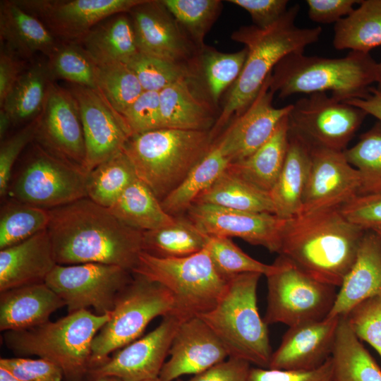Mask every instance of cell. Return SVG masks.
<instances>
[{"mask_svg": "<svg viewBox=\"0 0 381 381\" xmlns=\"http://www.w3.org/2000/svg\"><path fill=\"white\" fill-rule=\"evenodd\" d=\"M344 153L360 174L358 195L381 193V122L364 133L358 142Z\"/></svg>", "mask_w": 381, "mask_h": 381, "instance_id": "b9f144b4", "label": "cell"}, {"mask_svg": "<svg viewBox=\"0 0 381 381\" xmlns=\"http://www.w3.org/2000/svg\"><path fill=\"white\" fill-rule=\"evenodd\" d=\"M49 210L11 199L0 213V249L22 242L47 229Z\"/></svg>", "mask_w": 381, "mask_h": 381, "instance_id": "ab89813d", "label": "cell"}, {"mask_svg": "<svg viewBox=\"0 0 381 381\" xmlns=\"http://www.w3.org/2000/svg\"><path fill=\"white\" fill-rule=\"evenodd\" d=\"M300 6L295 4L275 24L267 29L243 26L234 32L231 38L245 45L247 56L238 79L219 118L210 130L214 138L229 119L241 114L258 95L272 69L286 56L303 52L306 47L319 40L322 29L318 26L301 28L295 21Z\"/></svg>", "mask_w": 381, "mask_h": 381, "instance_id": "3957f363", "label": "cell"}, {"mask_svg": "<svg viewBox=\"0 0 381 381\" xmlns=\"http://www.w3.org/2000/svg\"><path fill=\"white\" fill-rule=\"evenodd\" d=\"M377 67L369 53L350 52L341 58H324L295 52L276 66L270 88L280 98L327 91L343 102L363 98L376 82Z\"/></svg>", "mask_w": 381, "mask_h": 381, "instance_id": "277c9868", "label": "cell"}, {"mask_svg": "<svg viewBox=\"0 0 381 381\" xmlns=\"http://www.w3.org/2000/svg\"><path fill=\"white\" fill-rule=\"evenodd\" d=\"M273 264L274 271L266 276L267 325L291 327L329 315L337 296L335 286L315 279L282 255Z\"/></svg>", "mask_w": 381, "mask_h": 381, "instance_id": "8fae6325", "label": "cell"}, {"mask_svg": "<svg viewBox=\"0 0 381 381\" xmlns=\"http://www.w3.org/2000/svg\"><path fill=\"white\" fill-rule=\"evenodd\" d=\"M145 381H163L162 380H161L159 377H157V378H154V379H151V380H145Z\"/></svg>", "mask_w": 381, "mask_h": 381, "instance_id": "003e7915", "label": "cell"}, {"mask_svg": "<svg viewBox=\"0 0 381 381\" xmlns=\"http://www.w3.org/2000/svg\"><path fill=\"white\" fill-rule=\"evenodd\" d=\"M93 381H123V380L117 377H101Z\"/></svg>", "mask_w": 381, "mask_h": 381, "instance_id": "e7e4bbea", "label": "cell"}, {"mask_svg": "<svg viewBox=\"0 0 381 381\" xmlns=\"http://www.w3.org/2000/svg\"><path fill=\"white\" fill-rule=\"evenodd\" d=\"M232 3L244 10L250 16L255 26L267 29L277 21L287 11L286 0H230Z\"/></svg>", "mask_w": 381, "mask_h": 381, "instance_id": "11a10c76", "label": "cell"}, {"mask_svg": "<svg viewBox=\"0 0 381 381\" xmlns=\"http://www.w3.org/2000/svg\"><path fill=\"white\" fill-rule=\"evenodd\" d=\"M250 365L246 361L229 357L187 381H246L251 368Z\"/></svg>", "mask_w": 381, "mask_h": 381, "instance_id": "9f6ffc18", "label": "cell"}, {"mask_svg": "<svg viewBox=\"0 0 381 381\" xmlns=\"http://www.w3.org/2000/svg\"><path fill=\"white\" fill-rule=\"evenodd\" d=\"M64 306V301L45 282L1 292L0 329L16 331L40 325Z\"/></svg>", "mask_w": 381, "mask_h": 381, "instance_id": "484cf974", "label": "cell"}, {"mask_svg": "<svg viewBox=\"0 0 381 381\" xmlns=\"http://www.w3.org/2000/svg\"><path fill=\"white\" fill-rule=\"evenodd\" d=\"M341 211L348 220L365 230L381 226V193L358 195Z\"/></svg>", "mask_w": 381, "mask_h": 381, "instance_id": "f5cc1de1", "label": "cell"}, {"mask_svg": "<svg viewBox=\"0 0 381 381\" xmlns=\"http://www.w3.org/2000/svg\"><path fill=\"white\" fill-rule=\"evenodd\" d=\"M335 23L332 44L338 50L369 53L381 45V0H364Z\"/></svg>", "mask_w": 381, "mask_h": 381, "instance_id": "d590c367", "label": "cell"}, {"mask_svg": "<svg viewBox=\"0 0 381 381\" xmlns=\"http://www.w3.org/2000/svg\"><path fill=\"white\" fill-rule=\"evenodd\" d=\"M311 164L310 147L290 132L286 157L270 193L274 214L286 219L301 213Z\"/></svg>", "mask_w": 381, "mask_h": 381, "instance_id": "83f0119b", "label": "cell"}, {"mask_svg": "<svg viewBox=\"0 0 381 381\" xmlns=\"http://www.w3.org/2000/svg\"><path fill=\"white\" fill-rule=\"evenodd\" d=\"M13 126L11 120L5 110H0V138L2 140L8 130Z\"/></svg>", "mask_w": 381, "mask_h": 381, "instance_id": "94428289", "label": "cell"}, {"mask_svg": "<svg viewBox=\"0 0 381 381\" xmlns=\"http://www.w3.org/2000/svg\"><path fill=\"white\" fill-rule=\"evenodd\" d=\"M370 230H373L378 236L381 242V226L374 227Z\"/></svg>", "mask_w": 381, "mask_h": 381, "instance_id": "03108f58", "label": "cell"}, {"mask_svg": "<svg viewBox=\"0 0 381 381\" xmlns=\"http://www.w3.org/2000/svg\"><path fill=\"white\" fill-rule=\"evenodd\" d=\"M185 34L202 48L205 35L218 18L219 0H162Z\"/></svg>", "mask_w": 381, "mask_h": 381, "instance_id": "7bdbcfd3", "label": "cell"}, {"mask_svg": "<svg viewBox=\"0 0 381 381\" xmlns=\"http://www.w3.org/2000/svg\"><path fill=\"white\" fill-rule=\"evenodd\" d=\"M0 37L3 46L22 59L37 52L48 57L58 44L44 23L16 1H1Z\"/></svg>", "mask_w": 381, "mask_h": 381, "instance_id": "4316f807", "label": "cell"}, {"mask_svg": "<svg viewBox=\"0 0 381 381\" xmlns=\"http://www.w3.org/2000/svg\"><path fill=\"white\" fill-rule=\"evenodd\" d=\"M121 115L131 136L162 128L159 92L143 91Z\"/></svg>", "mask_w": 381, "mask_h": 381, "instance_id": "c3c4849f", "label": "cell"}, {"mask_svg": "<svg viewBox=\"0 0 381 381\" xmlns=\"http://www.w3.org/2000/svg\"><path fill=\"white\" fill-rule=\"evenodd\" d=\"M145 0H20L17 4L40 19L54 35L81 41L97 25L119 13H128Z\"/></svg>", "mask_w": 381, "mask_h": 381, "instance_id": "2e32d148", "label": "cell"}, {"mask_svg": "<svg viewBox=\"0 0 381 381\" xmlns=\"http://www.w3.org/2000/svg\"><path fill=\"white\" fill-rule=\"evenodd\" d=\"M247 49L244 47L234 53H223L212 48H205L202 64L212 100L217 102L223 92L238 79L244 66Z\"/></svg>", "mask_w": 381, "mask_h": 381, "instance_id": "bcb514c9", "label": "cell"}, {"mask_svg": "<svg viewBox=\"0 0 381 381\" xmlns=\"http://www.w3.org/2000/svg\"><path fill=\"white\" fill-rule=\"evenodd\" d=\"M53 81L47 62L35 63L23 72L1 106L13 126L41 114Z\"/></svg>", "mask_w": 381, "mask_h": 381, "instance_id": "e575fe53", "label": "cell"}, {"mask_svg": "<svg viewBox=\"0 0 381 381\" xmlns=\"http://www.w3.org/2000/svg\"><path fill=\"white\" fill-rule=\"evenodd\" d=\"M47 228L58 265L102 263L131 272L143 250V231L88 198L49 210Z\"/></svg>", "mask_w": 381, "mask_h": 381, "instance_id": "6da1fadb", "label": "cell"}, {"mask_svg": "<svg viewBox=\"0 0 381 381\" xmlns=\"http://www.w3.org/2000/svg\"><path fill=\"white\" fill-rule=\"evenodd\" d=\"M271 75L252 104L217 138L231 163L246 159L262 145L292 108V104L280 108L273 106Z\"/></svg>", "mask_w": 381, "mask_h": 381, "instance_id": "ffe728a7", "label": "cell"}, {"mask_svg": "<svg viewBox=\"0 0 381 381\" xmlns=\"http://www.w3.org/2000/svg\"><path fill=\"white\" fill-rule=\"evenodd\" d=\"M71 91L80 107L86 151L84 169L89 173L123 151L131 133L99 90L73 85Z\"/></svg>", "mask_w": 381, "mask_h": 381, "instance_id": "e0dca14e", "label": "cell"}, {"mask_svg": "<svg viewBox=\"0 0 381 381\" xmlns=\"http://www.w3.org/2000/svg\"><path fill=\"white\" fill-rule=\"evenodd\" d=\"M340 318L289 327L272 353L268 368L307 371L320 368L332 356Z\"/></svg>", "mask_w": 381, "mask_h": 381, "instance_id": "44dd1931", "label": "cell"}, {"mask_svg": "<svg viewBox=\"0 0 381 381\" xmlns=\"http://www.w3.org/2000/svg\"><path fill=\"white\" fill-rule=\"evenodd\" d=\"M47 64L53 80L64 79L98 90L97 64L83 46L72 42L58 44L48 56Z\"/></svg>", "mask_w": 381, "mask_h": 381, "instance_id": "60d3db41", "label": "cell"}, {"mask_svg": "<svg viewBox=\"0 0 381 381\" xmlns=\"http://www.w3.org/2000/svg\"><path fill=\"white\" fill-rule=\"evenodd\" d=\"M133 273L116 265L102 263L56 265L45 284L65 303L68 313L93 308L96 314L111 313L120 291Z\"/></svg>", "mask_w": 381, "mask_h": 381, "instance_id": "4fadbf2b", "label": "cell"}, {"mask_svg": "<svg viewBox=\"0 0 381 381\" xmlns=\"http://www.w3.org/2000/svg\"><path fill=\"white\" fill-rule=\"evenodd\" d=\"M110 315L83 309L55 322L4 332V341L16 355H36L54 363L62 370L66 381H82L90 370L93 339Z\"/></svg>", "mask_w": 381, "mask_h": 381, "instance_id": "5b68a950", "label": "cell"}, {"mask_svg": "<svg viewBox=\"0 0 381 381\" xmlns=\"http://www.w3.org/2000/svg\"><path fill=\"white\" fill-rule=\"evenodd\" d=\"M187 217L207 236L237 237L270 252L279 253L283 219L274 214L252 212L195 203Z\"/></svg>", "mask_w": 381, "mask_h": 381, "instance_id": "ac0fdd59", "label": "cell"}, {"mask_svg": "<svg viewBox=\"0 0 381 381\" xmlns=\"http://www.w3.org/2000/svg\"><path fill=\"white\" fill-rule=\"evenodd\" d=\"M359 2L356 0L306 1L310 19L322 24L337 23L348 16L353 10V5Z\"/></svg>", "mask_w": 381, "mask_h": 381, "instance_id": "6f0895ef", "label": "cell"}, {"mask_svg": "<svg viewBox=\"0 0 381 381\" xmlns=\"http://www.w3.org/2000/svg\"><path fill=\"white\" fill-rule=\"evenodd\" d=\"M206 248L216 270L227 279L246 272L267 276L275 270L274 264H265L249 256L230 238L208 236Z\"/></svg>", "mask_w": 381, "mask_h": 381, "instance_id": "f6af8a7d", "label": "cell"}, {"mask_svg": "<svg viewBox=\"0 0 381 381\" xmlns=\"http://www.w3.org/2000/svg\"><path fill=\"white\" fill-rule=\"evenodd\" d=\"M35 141L52 155L84 169L85 143L78 102L71 90L54 81L40 114Z\"/></svg>", "mask_w": 381, "mask_h": 381, "instance_id": "9a60e30c", "label": "cell"}, {"mask_svg": "<svg viewBox=\"0 0 381 381\" xmlns=\"http://www.w3.org/2000/svg\"><path fill=\"white\" fill-rule=\"evenodd\" d=\"M231 162L219 142L215 139L207 154L194 166L184 180L161 200L162 207L174 217L186 212Z\"/></svg>", "mask_w": 381, "mask_h": 381, "instance_id": "d6a6232c", "label": "cell"}, {"mask_svg": "<svg viewBox=\"0 0 381 381\" xmlns=\"http://www.w3.org/2000/svg\"><path fill=\"white\" fill-rule=\"evenodd\" d=\"M289 143V125L286 116L262 145L246 159L231 163L228 169L270 194L283 167Z\"/></svg>", "mask_w": 381, "mask_h": 381, "instance_id": "f546056e", "label": "cell"}, {"mask_svg": "<svg viewBox=\"0 0 381 381\" xmlns=\"http://www.w3.org/2000/svg\"><path fill=\"white\" fill-rule=\"evenodd\" d=\"M346 316L359 339L381 357V295L363 302Z\"/></svg>", "mask_w": 381, "mask_h": 381, "instance_id": "681fc988", "label": "cell"}, {"mask_svg": "<svg viewBox=\"0 0 381 381\" xmlns=\"http://www.w3.org/2000/svg\"><path fill=\"white\" fill-rule=\"evenodd\" d=\"M144 91L160 92L192 77L184 64H177L139 52L128 64Z\"/></svg>", "mask_w": 381, "mask_h": 381, "instance_id": "7dc6e473", "label": "cell"}, {"mask_svg": "<svg viewBox=\"0 0 381 381\" xmlns=\"http://www.w3.org/2000/svg\"><path fill=\"white\" fill-rule=\"evenodd\" d=\"M169 355L159 376L163 381L198 374L229 357L217 336L200 317L181 323Z\"/></svg>", "mask_w": 381, "mask_h": 381, "instance_id": "7402d4cb", "label": "cell"}, {"mask_svg": "<svg viewBox=\"0 0 381 381\" xmlns=\"http://www.w3.org/2000/svg\"><path fill=\"white\" fill-rule=\"evenodd\" d=\"M136 178L131 162L122 151L88 173L87 198L102 207L110 208Z\"/></svg>", "mask_w": 381, "mask_h": 381, "instance_id": "f35d334b", "label": "cell"}, {"mask_svg": "<svg viewBox=\"0 0 381 381\" xmlns=\"http://www.w3.org/2000/svg\"><path fill=\"white\" fill-rule=\"evenodd\" d=\"M183 321L174 313L164 316L155 329L118 350L105 363L90 370L87 377L91 381L104 377H114L123 381H145L158 377L174 337Z\"/></svg>", "mask_w": 381, "mask_h": 381, "instance_id": "5bb4252c", "label": "cell"}, {"mask_svg": "<svg viewBox=\"0 0 381 381\" xmlns=\"http://www.w3.org/2000/svg\"><path fill=\"white\" fill-rule=\"evenodd\" d=\"M207 239L187 217L179 215L169 225L143 231V250L159 258H183L203 250Z\"/></svg>", "mask_w": 381, "mask_h": 381, "instance_id": "74e56055", "label": "cell"}, {"mask_svg": "<svg viewBox=\"0 0 381 381\" xmlns=\"http://www.w3.org/2000/svg\"><path fill=\"white\" fill-rule=\"evenodd\" d=\"M57 265L47 230L0 250V292L45 282Z\"/></svg>", "mask_w": 381, "mask_h": 381, "instance_id": "cb8c5ba5", "label": "cell"}, {"mask_svg": "<svg viewBox=\"0 0 381 381\" xmlns=\"http://www.w3.org/2000/svg\"><path fill=\"white\" fill-rule=\"evenodd\" d=\"M381 295V242L373 230L361 240L356 260L337 293L328 318L347 315L369 298Z\"/></svg>", "mask_w": 381, "mask_h": 381, "instance_id": "d4e9b609", "label": "cell"}, {"mask_svg": "<svg viewBox=\"0 0 381 381\" xmlns=\"http://www.w3.org/2000/svg\"><path fill=\"white\" fill-rule=\"evenodd\" d=\"M0 381H20L0 368Z\"/></svg>", "mask_w": 381, "mask_h": 381, "instance_id": "6125c7cd", "label": "cell"}, {"mask_svg": "<svg viewBox=\"0 0 381 381\" xmlns=\"http://www.w3.org/2000/svg\"><path fill=\"white\" fill-rule=\"evenodd\" d=\"M97 64V87L121 114L144 91L137 76L125 64Z\"/></svg>", "mask_w": 381, "mask_h": 381, "instance_id": "ee69618b", "label": "cell"}, {"mask_svg": "<svg viewBox=\"0 0 381 381\" xmlns=\"http://www.w3.org/2000/svg\"><path fill=\"white\" fill-rule=\"evenodd\" d=\"M140 53L183 64L189 38L162 1L145 0L128 13Z\"/></svg>", "mask_w": 381, "mask_h": 381, "instance_id": "603a6c76", "label": "cell"}, {"mask_svg": "<svg viewBox=\"0 0 381 381\" xmlns=\"http://www.w3.org/2000/svg\"><path fill=\"white\" fill-rule=\"evenodd\" d=\"M214 140L210 131L160 128L132 135L123 151L138 179L161 202L207 154Z\"/></svg>", "mask_w": 381, "mask_h": 381, "instance_id": "8992f818", "label": "cell"}, {"mask_svg": "<svg viewBox=\"0 0 381 381\" xmlns=\"http://www.w3.org/2000/svg\"><path fill=\"white\" fill-rule=\"evenodd\" d=\"M26 69V68H25ZM23 59L1 46L0 52V106L23 73Z\"/></svg>", "mask_w": 381, "mask_h": 381, "instance_id": "680465c9", "label": "cell"}, {"mask_svg": "<svg viewBox=\"0 0 381 381\" xmlns=\"http://www.w3.org/2000/svg\"><path fill=\"white\" fill-rule=\"evenodd\" d=\"M331 360L333 381H381V369L346 316L340 318Z\"/></svg>", "mask_w": 381, "mask_h": 381, "instance_id": "1f68e13d", "label": "cell"}, {"mask_svg": "<svg viewBox=\"0 0 381 381\" xmlns=\"http://www.w3.org/2000/svg\"><path fill=\"white\" fill-rule=\"evenodd\" d=\"M81 42L97 64H128L140 52L131 17L126 13L97 25Z\"/></svg>", "mask_w": 381, "mask_h": 381, "instance_id": "4dcf8cb0", "label": "cell"}, {"mask_svg": "<svg viewBox=\"0 0 381 381\" xmlns=\"http://www.w3.org/2000/svg\"><path fill=\"white\" fill-rule=\"evenodd\" d=\"M301 212L341 208L358 195L361 177L344 151L312 147Z\"/></svg>", "mask_w": 381, "mask_h": 381, "instance_id": "d6986e66", "label": "cell"}, {"mask_svg": "<svg viewBox=\"0 0 381 381\" xmlns=\"http://www.w3.org/2000/svg\"><path fill=\"white\" fill-rule=\"evenodd\" d=\"M87 174L83 167L35 143L11 179L7 194L13 200L50 210L87 198Z\"/></svg>", "mask_w": 381, "mask_h": 381, "instance_id": "30bf717a", "label": "cell"}, {"mask_svg": "<svg viewBox=\"0 0 381 381\" xmlns=\"http://www.w3.org/2000/svg\"><path fill=\"white\" fill-rule=\"evenodd\" d=\"M108 209L123 224L140 231L164 227L175 220V217L166 212L160 200L138 178Z\"/></svg>", "mask_w": 381, "mask_h": 381, "instance_id": "836d02e7", "label": "cell"}, {"mask_svg": "<svg viewBox=\"0 0 381 381\" xmlns=\"http://www.w3.org/2000/svg\"><path fill=\"white\" fill-rule=\"evenodd\" d=\"M376 83H377V87L375 88L381 92V61L377 64Z\"/></svg>", "mask_w": 381, "mask_h": 381, "instance_id": "be15d7a7", "label": "cell"}, {"mask_svg": "<svg viewBox=\"0 0 381 381\" xmlns=\"http://www.w3.org/2000/svg\"><path fill=\"white\" fill-rule=\"evenodd\" d=\"M190 79H183L159 92L162 128L205 131L214 126L212 109L195 92Z\"/></svg>", "mask_w": 381, "mask_h": 381, "instance_id": "f1b7e54d", "label": "cell"}, {"mask_svg": "<svg viewBox=\"0 0 381 381\" xmlns=\"http://www.w3.org/2000/svg\"><path fill=\"white\" fill-rule=\"evenodd\" d=\"M368 114L325 92L308 95L292 104L290 132L312 147L344 151Z\"/></svg>", "mask_w": 381, "mask_h": 381, "instance_id": "7c38bea8", "label": "cell"}, {"mask_svg": "<svg viewBox=\"0 0 381 381\" xmlns=\"http://www.w3.org/2000/svg\"><path fill=\"white\" fill-rule=\"evenodd\" d=\"M365 111L381 122V92L375 87H370L369 93L363 98H354L344 101Z\"/></svg>", "mask_w": 381, "mask_h": 381, "instance_id": "91938a15", "label": "cell"}, {"mask_svg": "<svg viewBox=\"0 0 381 381\" xmlns=\"http://www.w3.org/2000/svg\"><path fill=\"white\" fill-rule=\"evenodd\" d=\"M132 273L167 288L174 300V313L184 320L211 310L224 294L229 281L216 270L206 247L183 258H159L142 251Z\"/></svg>", "mask_w": 381, "mask_h": 381, "instance_id": "ba28073f", "label": "cell"}, {"mask_svg": "<svg viewBox=\"0 0 381 381\" xmlns=\"http://www.w3.org/2000/svg\"><path fill=\"white\" fill-rule=\"evenodd\" d=\"M261 276L246 272L231 277L217 304L198 317L217 336L229 358L268 368L273 352L267 325L260 317L257 303Z\"/></svg>", "mask_w": 381, "mask_h": 381, "instance_id": "52a82bcc", "label": "cell"}, {"mask_svg": "<svg viewBox=\"0 0 381 381\" xmlns=\"http://www.w3.org/2000/svg\"><path fill=\"white\" fill-rule=\"evenodd\" d=\"M246 381H333L331 357L320 368L307 371L251 368Z\"/></svg>", "mask_w": 381, "mask_h": 381, "instance_id": "db71d44e", "label": "cell"}, {"mask_svg": "<svg viewBox=\"0 0 381 381\" xmlns=\"http://www.w3.org/2000/svg\"><path fill=\"white\" fill-rule=\"evenodd\" d=\"M0 368L20 381H61L64 379L59 367L41 358H1Z\"/></svg>", "mask_w": 381, "mask_h": 381, "instance_id": "816d5d0a", "label": "cell"}, {"mask_svg": "<svg viewBox=\"0 0 381 381\" xmlns=\"http://www.w3.org/2000/svg\"><path fill=\"white\" fill-rule=\"evenodd\" d=\"M366 231L341 208L301 212L284 220L278 253L315 279L339 287Z\"/></svg>", "mask_w": 381, "mask_h": 381, "instance_id": "7a4b0ae2", "label": "cell"}, {"mask_svg": "<svg viewBox=\"0 0 381 381\" xmlns=\"http://www.w3.org/2000/svg\"><path fill=\"white\" fill-rule=\"evenodd\" d=\"M174 310V298L167 288L133 273L117 295L109 320L93 339L90 370L105 363L111 352L134 341L154 318Z\"/></svg>", "mask_w": 381, "mask_h": 381, "instance_id": "9c48e42d", "label": "cell"}, {"mask_svg": "<svg viewBox=\"0 0 381 381\" xmlns=\"http://www.w3.org/2000/svg\"><path fill=\"white\" fill-rule=\"evenodd\" d=\"M40 114L8 138L3 140L0 147V195H7L12 177V169L25 146L35 140Z\"/></svg>", "mask_w": 381, "mask_h": 381, "instance_id": "f907efd6", "label": "cell"}, {"mask_svg": "<svg viewBox=\"0 0 381 381\" xmlns=\"http://www.w3.org/2000/svg\"><path fill=\"white\" fill-rule=\"evenodd\" d=\"M195 203L209 204L246 212L274 214L270 194L246 181L229 171L228 167L198 198Z\"/></svg>", "mask_w": 381, "mask_h": 381, "instance_id": "8d00e7d4", "label": "cell"}]
</instances>
